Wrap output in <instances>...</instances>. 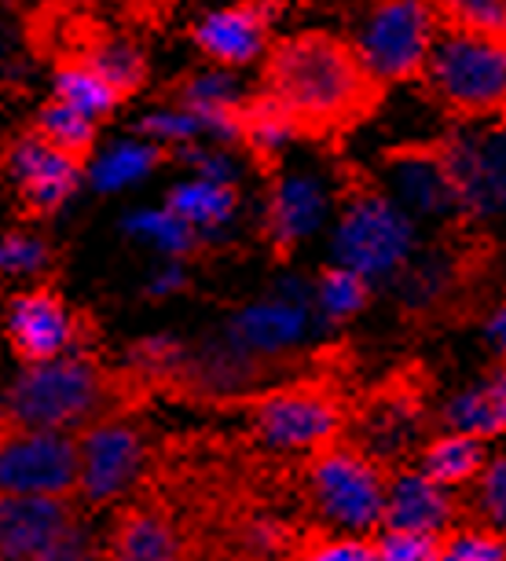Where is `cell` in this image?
I'll list each match as a JSON object with an SVG mask.
<instances>
[{
	"label": "cell",
	"instance_id": "d4e9b609",
	"mask_svg": "<svg viewBox=\"0 0 506 561\" xmlns=\"http://www.w3.org/2000/svg\"><path fill=\"white\" fill-rule=\"evenodd\" d=\"M51 92H56L59 103L81 111L84 118L100 122L118 107V89L103 78L96 67H89L84 59H67L56 67V78H51Z\"/></svg>",
	"mask_w": 506,
	"mask_h": 561
},
{
	"label": "cell",
	"instance_id": "1f68e13d",
	"mask_svg": "<svg viewBox=\"0 0 506 561\" xmlns=\"http://www.w3.org/2000/svg\"><path fill=\"white\" fill-rule=\"evenodd\" d=\"M125 231L129 236H140L147 242H154L162 253H173V257H187L198 247V231L192 225H184L176 214L169 209H147V214H133L125 220Z\"/></svg>",
	"mask_w": 506,
	"mask_h": 561
},
{
	"label": "cell",
	"instance_id": "4fadbf2b",
	"mask_svg": "<svg viewBox=\"0 0 506 561\" xmlns=\"http://www.w3.org/2000/svg\"><path fill=\"white\" fill-rule=\"evenodd\" d=\"M4 334L19 364L34 367L89 345L96 337V327L84 312H70L56 287H34L8 301Z\"/></svg>",
	"mask_w": 506,
	"mask_h": 561
},
{
	"label": "cell",
	"instance_id": "2e32d148",
	"mask_svg": "<svg viewBox=\"0 0 506 561\" xmlns=\"http://www.w3.org/2000/svg\"><path fill=\"white\" fill-rule=\"evenodd\" d=\"M84 506L56 495H0V561H48L81 525Z\"/></svg>",
	"mask_w": 506,
	"mask_h": 561
},
{
	"label": "cell",
	"instance_id": "ab89813d",
	"mask_svg": "<svg viewBox=\"0 0 506 561\" xmlns=\"http://www.w3.org/2000/svg\"><path fill=\"white\" fill-rule=\"evenodd\" d=\"M220 561H276V558H246V554H231V558H220Z\"/></svg>",
	"mask_w": 506,
	"mask_h": 561
},
{
	"label": "cell",
	"instance_id": "f546056e",
	"mask_svg": "<svg viewBox=\"0 0 506 561\" xmlns=\"http://www.w3.org/2000/svg\"><path fill=\"white\" fill-rule=\"evenodd\" d=\"M462 500V522H478L492 533L506 536V455L488 459V466L481 470V478L473 481L470 495Z\"/></svg>",
	"mask_w": 506,
	"mask_h": 561
},
{
	"label": "cell",
	"instance_id": "277c9868",
	"mask_svg": "<svg viewBox=\"0 0 506 561\" xmlns=\"http://www.w3.org/2000/svg\"><path fill=\"white\" fill-rule=\"evenodd\" d=\"M393 473L396 470H386L349 437H342L320 451L301 455V462L294 466V495L304 522L367 539V533L382 528Z\"/></svg>",
	"mask_w": 506,
	"mask_h": 561
},
{
	"label": "cell",
	"instance_id": "5bb4252c",
	"mask_svg": "<svg viewBox=\"0 0 506 561\" xmlns=\"http://www.w3.org/2000/svg\"><path fill=\"white\" fill-rule=\"evenodd\" d=\"M459 220L506 214V125L484 133H456L440 140Z\"/></svg>",
	"mask_w": 506,
	"mask_h": 561
},
{
	"label": "cell",
	"instance_id": "8992f818",
	"mask_svg": "<svg viewBox=\"0 0 506 561\" xmlns=\"http://www.w3.org/2000/svg\"><path fill=\"white\" fill-rule=\"evenodd\" d=\"M418 84L451 118L506 125V41L440 30Z\"/></svg>",
	"mask_w": 506,
	"mask_h": 561
},
{
	"label": "cell",
	"instance_id": "60d3db41",
	"mask_svg": "<svg viewBox=\"0 0 506 561\" xmlns=\"http://www.w3.org/2000/svg\"><path fill=\"white\" fill-rule=\"evenodd\" d=\"M73 4H100V0H73Z\"/></svg>",
	"mask_w": 506,
	"mask_h": 561
},
{
	"label": "cell",
	"instance_id": "ffe728a7",
	"mask_svg": "<svg viewBox=\"0 0 506 561\" xmlns=\"http://www.w3.org/2000/svg\"><path fill=\"white\" fill-rule=\"evenodd\" d=\"M326 192L309 173H272L268 209H265V236L276 250V257L298 247L304 236H312L323 220Z\"/></svg>",
	"mask_w": 506,
	"mask_h": 561
},
{
	"label": "cell",
	"instance_id": "d590c367",
	"mask_svg": "<svg viewBox=\"0 0 506 561\" xmlns=\"http://www.w3.org/2000/svg\"><path fill=\"white\" fill-rule=\"evenodd\" d=\"M378 561H440V536L382 533L375 539Z\"/></svg>",
	"mask_w": 506,
	"mask_h": 561
},
{
	"label": "cell",
	"instance_id": "4dcf8cb0",
	"mask_svg": "<svg viewBox=\"0 0 506 561\" xmlns=\"http://www.w3.org/2000/svg\"><path fill=\"white\" fill-rule=\"evenodd\" d=\"M37 136H45L62 154L84 162V154L92 151V140H96V122L84 118L81 111L67 107V103L51 100L48 107L37 114Z\"/></svg>",
	"mask_w": 506,
	"mask_h": 561
},
{
	"label": "cell",
	"instance_id": "9c48e42d",
	"mask_svg": "<svg viewBox=\"0 0 506 561\" xmlns=\"http://www.w3.org/2000/svg\"><path fill=\"white\" fill-rule=\"evenodd\" d=\"M440 23L429 0H371L356 19L349 45L375 81H418L429 62Z\"/></svg>",
	"mask_w": 506,
	"mask_h": 561
},
{
	"label": "cell",
	"instance_id": "7402d4cb",
	"mask_svg": "<svg viewBox=\"0 0 506 561\" xmlns=\"http://www.w3.org/2000/svg\"><path fill=\"white\" fill-rule=\"evenodd\" d=\"M488 466V448L484 440L470 437V433H437L422 444L415 470L426 473L429 481L440 489H459V484H473L481 478V470Z\"/></svg>",
	"mask_w": 506,
	"mask_h": 561
},
{
	"label": "cell",
	"instance_id": "603a6c76",
	"mask_svg": "<svg viewBox=\"0 0 506 561\" xmlns=\"http://www.w3.org/2000/svg\"><path fill=\"white\" fill-rule=\"evenodd\" d=\"M235 203H239L235 184H220V180L195 176V180H187V184L169 192L165 209L181 217L184 225H192L195 231H214L220 225H228L231 214H235Z\"/></svg>",
	"mask_w": 506,
	"mask_h": 561
},
{
	"label": "cell",
	"instance_id": "d6a6232c",
	"mask_svg": "<svg viewBox=\"0 0 506 561\" xmlns=\"http://www.w3.org/2000/svg\"><path fill=\"white\" fill-rule=\"evenodd\" d=\"M440 561H506V536L478 522H459L440 536Z\"/></svg>",
	"mask_w": 506,
	"mask_h": 561
},
{
	"label": "cell",
	"instance_id": "52a82bcc",
	"mask_svg": "<svg viewBox=\"0 0 506 561\" xmlns=\"http://www.w3.org/2000/svg\"><path fill=\"white\" fill-rule=\"evenodd\" d=\"M411 250H415V231L404 209L364 169H342L334 231L337 264L360 272L364 279H386L411 261Z\"/></svg>",
	"mask_w": 506,
	"mask_h": 561
},
{
	"label": "cell",
	"instance_id": "74e56055",
	"mask_svg": "<svg viewBox=\"0 0 506 561\" xmlns=\"http://www.w3.org/2000/svg\"><path fill=\"white\" fill-rule=\"evenodd\" d=\"M484 334H488L492 348L499 353V359H506V301H499L488 316V323H484Z\"/></svg>",
	"mask_w": 506,
	"mask_h": 561
},
{
	"label": "cell",
	"instance_id": "5b68a950",
	"mask_svg": "<svg viewBox=\"0 0 506 561\" xmlns=\"http://www.w3.org/2000/svg\"><path fill=\"white\" fill-rule=\"evenodd\" d=\"M434 375L422 364H400L382 382L360 389L349 411V437L356 448L382 462L386 470L415 466L426 430L434 422Z\"/></svg>",
	"mask_w": 506,
	"mask_h": 561
},
{
	"label": "cell",
	"instance_id": "e0dca14e",
	"mask_svg": "<svg viewBox=\"0 0 506 561\" xmlns=\"http://www.w3.org/2000/svg\"><path fill=\"white\" fill-rule=\"evenodd\" d=\"M462 522V500L456 492L440 489L418 473L415 466L393 473L386 495L382 533H422V536H445L448 528Z\"/></svg>",
	"mask_w": 506,
	"mask_h": 561
},
{
	"label": "cell",
	"instance_id": "7a4b0ae2",
	"mask_svg": "<svg viewBox=\"0 0 506 561\" xmlns=\"http://www.w3.org/2000/svg\"><path fill=\"white\" fill-rule=\"evenodd\" d=\"M154 393L129 367H107L92 345L26 367L8 389L0 419L26 430L78 433L111 419L147 415Z\"/></svg>",
	"mask_w": 506,
	"mask_h": 561
},
{
	"label": "cell",
	"instance_id": "484cf974",
	"mask_svg": "<svg viewBox=\"0 0 506 561\" xmlns=\"http://www.w3.org/2000/svg\"><path fill=\"white\" fill-rule=\"evenodd\" d=\"M283 561H378V554H375V539L334 536L331 528L315 522H298Z\"/></svg>",
	"mask_w": 506,
	"mask_h": 561
},
{
	"label": "cell",
	"instance_id": "8d00e7d4",
	"mask_svg": "<svg viewBox=\"0 0 506 561\" xmlns=\"http://www.w3.org/2000/svg\"><path fill=\"white\" fill-rule=\"evenodd\" d=\"M48 561H103V539L92 533V528L78 525L56 550H51Z\"/></svg>",
	"mask_w": 506,
	"mask_h": 561
},
{
	"label": "cell",
	"instance_id": "7c38bea8",
	"mask_svg": "<svg viewBox=\"0 0 506 561\" xmlns=\"http://www.w3.org/2000/svg\"><path fill=\"white\" fill-rule=\"evenodd\" d=\"M103 539V561H203L198 539L158 495L136 489L114 506Z\"/></svg>",
	"mask_w": 506,
	"mask_h": 561
},
{
	"label": "cell",
	"instance_id": "8fae6325",
	"mask_svg": "<svg viewBox=\"0 0 506 561\" xmlns=\"http://www.w3.org/2000/svg\"><path fill=\"white\" fill-rule=\"evenodd\" d=\"M78 489H81L78 437H70V433H48V430H26L0 419V495L78 500Z\"/></svg>",
	"mask_w": 506,
	"mask_h": 561
},
{
	"label": "cell",
	"instance_id": "836d02e7",
	"mask_svg": "<svg viewBox=\"0 0 506 561\" xmlns=\"http://www.w3.org/2000/svg\"><path fill=\"white\" fill-rule=\"evenodd\" d=\"M140 133H143L151 144H158V147H162V144L192 147L195 140H203V136H209L206 122H203V114H195L192 107H184V103L147 114V118L140 122Z\"/></svg>",
	"mask_w": 506,
	"mask_h": 561
},
{
	"label": "cell",
	"instance_id": "44dd1931",
	"mask_svg": "<svg viewBox=\"0 0 506 561\" xmlns=\"http://www.w3.org/2000/svg\"><path fill=\"white\" fill-rule=\"evenodd\" d=\"M440 426L451 433H470L478 440H492L506 433V359H495V367L484 370L478 386L451 397L440 408Z\"/></svg>",
	"mask_w": 506,
	"mask_h": 561
},
{
	"label": "cell",
	"instance_id": "ba28073f",
	"mask_svg": "<svg viewBox=\"0 0 506 561\" xmlns=\"http://www.w3.org/2000/svg\"><path fill=\"white\" fill-rule=\"evenodd\" d=\"M492 261V242L473 236L467 220L448 231L445 242L400 268V312L407 323H448L467 316Z\"/></svg>",
	"mask_w": 506,
	"mask_h": 561
},
{
	"label": "cell",
	"instance_id": "f1b7e54d",
	"mask_svg": "<svg viewBox=\"0 0 506 561\" xmlns=\"http://www.w3.org/2000/svg\"><path fill=\"white\" fill-rule=\"evenodd\" d=\"M315 301H320V309L331 323H345L367 309V301H371V279H364V275L353 268L334 264V268H326L320 275V283H315Z\"/></svg>",
	"mask_w": 506,
	"mask_h": 561
},
{
	"label": "cell",
	"instance_id": "30bf717a",
	"mask_svg": "<svg viewBox=\"0 0 506 561\" xmlns=\"http://www.w3.org/2000/svg\"><path fill=\"white\" fill-rule=\"evenodd\" d=\"M81 451V489L78 500L84 511H103L107 503H122L136 492L143 473L154 462V444L143 415L111 419L78 433Z\"/></svg>",
	"mask_w": 506,
	"mask_h": 561
},
{
	"label": "cell",
	"instance_id": "83f0119b",
	"mask_svg": "<svg viewBox=\"0 0 506 561\" xmlns=\"http://www.w3.org/2000/svg\"><path fill=\"white\" fill-rule=\"evenodd\" d=\"M89 67H96L103 78H107L114 89H118V96H129L136 92L147 78V62L140 56V48L133 45V41L125 37H96L89 41V51L81 56Z\"/></svg>",
	"mask_w": 506,
	"mask_h": 561
},
{
	"label": "cell",
	"instance_id": "f35d334b",
	"mask_svg": "<svg viewBox=\"0 0 506 561\" xmlns=\"http://www.w3.org/2000/svg\"><path fill=\"white\" fill-rule=\"evenodd\" d=\"M181 283H184V272H181V268H176V264H173V268H165L162 275H158V283H154V294H169V290H176V287H181Z\"/></svg>",
	"mask_w": 506,
	"mask_h": 561
},
{
	"label": "cell",
	"instance_id": "d6986e66",
	"mask_svg": "<svg viewBox=\"0 0 506 561\" xmlns=\"http://www.w3.org/2000/svg\"><path fill=\"white\" fill-rule=\"evenodd\" d=\"M386 173L393 180L400 198L418 209V214H456V187H451L445 154H440V140L429 144H400L389 147L382 154Z\"/></svg>",
	"mask_w": 506,
	"mask_h": 561
},
{
	"label": "cell",
	"instance_id": "4316f807",
	"mask_svg": "<svg viewBox=\"0 0 506 561\" xmlns=\"http://www.w3.org/2000/svg\"><path fill=\"white\" fill-rule=\"evenodd\" d=\"M162 158H165V151L151 140L147 144L143 140L114 144L107 154H100L96 162H92V187H96V192H118V187L151 173Z\"/></svg>",
	"mask_w": 506,
	"mask_h": 561
},
{
	"label": "cell",
	"instance_id": "e575fe53",
	"mask_svg": "<svg viewBox=\"0 0 506 561\" xmlns=\"http://www.w3.org/2000/svg\"><path fill=\"white\" fill-rule=\"evenodd\" d=\"M48 247L45 239L30 236V231H12L0 239V272L4 275H34L48 264Z\"/></svg>",
	"mask_w": 506,
	"mask_h": 561
},
{
	"label": "cell",
	"instance_id": "3957f363",
	"mask_svg": "<svg viewBox=\"0 0 506 561\" xmlns=\"http://www.w3.org/2000/svg\"><path fill=\"white\" fill-rule=\"evenodd\" d=\"M356 389H349V359L334 356V348L315 353L312 370L287 386H272L265 393L246 397H209L203 408L239 411L246 419L250 444L257 451L294 459L312 455L349 433Z\"/></svg>",
	"mask_w": 506,
	"mask_h": 561
},
{
	"label": "cell",
	"instance_id": "9a60e30c",
	"mask_svg": "<svg viewBox=\"0 0 506 561\" xmlns=\"http://www.w3.org/2000/svg\"><path fill=\"white\" fill-rule=\"evenodd\" d=\"M4 173L15 184L19 206L30 217H51L67 206V198L81 184V162L51 147L45 136L26 133L8 144Z\"/></svg>",
	"mask_w": 506,
	"mask_h": 561
},
{
	"label": "cell",
	"instance_id": "ac0fdd59",
	"mask_svg": "<svg viewBox=\"0 0 506 561\" xmlns=\"http://www.w3.org/2000/svg\"><path fill=\"white\" fill-rule=\"evenodd\" d=\"M268 26H272V8L265 0H242V4L214 8L195 23V45L206 51L209 59L220 67L235 70L246 62L261 59V51L268 48Z\"/></svg>",
	"mask_w": 506,
	"mask_h": 561
},
{
	"label": "cell",
	"instance_id": "6da1fadb",
	"mask_svg": "<svg viewBox=\"0 0 506 561\" xmlns=\"http://www.w3.org/2000/svg\"><path fill=\"white\" fill-rule=\"evenodd\" d=\"M386 84L371 78L349 41L298 34L272 48L265 100L294 122L304 140H337L382 107Z\"/></svg>",
	"mask_w": 506,
	"mask_h": 561
},
{
	"label": "cell",
	"instance_id": "cb8c5ba5",
	"mask_svg": "<svg viewBox=\"0 0 506 561\" xmlns=\"http://www.w3.org/2000/svg\"><path fill=\"white\" fill-rule=\"evenodd\" d=\"M304 323V309L294 301H265V305H253L235 320L231 327V337L235 345L250 348V353H272V348L287 345L298 337Z\"/></svg>",
	"mask_w": 506,
	"mask_h": 561
}]
</instances>
